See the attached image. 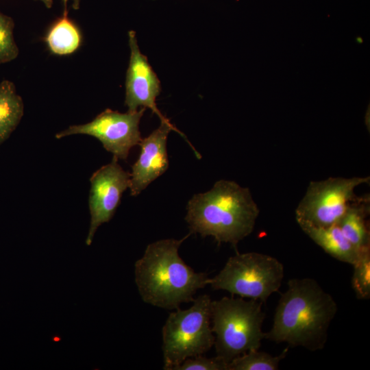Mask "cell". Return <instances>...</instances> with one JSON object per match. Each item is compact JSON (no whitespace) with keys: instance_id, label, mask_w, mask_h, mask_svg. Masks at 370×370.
<instances>
[{"instance_id":"obj_12","label":"cell","mask_w":370,"mask_h":370,"mask_svg":"<svg viewBox=\"0 0 370 370\" xmlns=\"http://www.w3.org/2000/svg\"><path fill=\"white\" fill-rule=\"evenodd\" d=\"M303 232L334 258L353 265L361 253L370 247L358 249L344 236L337 224L328 227L297 221Z\"/></svg>"},{"instance_id":"obj_8","label":"cell","mask_w":370,"mask_h":370,"mask_svg":"<svg viewBox=\"0 0 370 370\" xmlns=\"http://www.w3.org/2000/svg\"><path fill=\"white\" fill-rule=\"evenodd\" d=\"M146 108L121 113L106 109L92 121L71 125L56 134L60 138L73 134H86L97 138L117 159L126 160L132 147L142 140L139 123Z\"/></svg>"},{"instance_id":"obj_20","label":"cell","mask_w":370,"mask_h":370,"mask_svg":"<svg viewBox=\"0 0 370 370\" xmlns=\"http://www.w3.org/2000/svg\"><path fill=\"white\" fill-rule=\"evenodd\" d=\"M41 1L47 8H51L53 5V0H40ZM64 3H66L69 0H62ZM73 1V8L75 10H77L79 8L80 0H71Z\"/></svg>"},{"instance_id":"obj_19","label":"cell","mask_w":370,"mask_h":370,"mask_svg":"<svg viewBox=\"0 0 370 370\" xmlns=\"http://www.w3.org/2000/svg\"><path fill=\"white\" fill-rule=\"evenodd\" d=\"M227 363L221 357L206 358L201 355L184 360L175 370H227Z\"/></svg>"},{"instance_id":"obj_11","label":"cell","mask_w":370,"mask_h":370,"mask_svg":"<svg viewBox=\"0 0 370 370\" xmlns=\"http://www.w3.org/2000/svg\"><path fill=\"white\" fill-rule=\"evenodd\" d=\"M171 130L186 139L184 134L172 123H161L157 129L140 140L138 144L140 146V153L132 165L130 173L129 188L132 196L139 195L167 170L169 160L166 141Z\"/></svg>"},{"instance_id":"obj_15","label":"cell","mask_w":370,"mask_h":370,"mask_svg":"<svg viewBox=\"0 0 370 370\" xmlns=\"http://www.w3.org/2000/svg\"><path fill=\"white\" fill-rule=\"evenodd\" d=\"M23 112V101L14 83L3 80L0 83V145L16 129Z\"/></svg>"},{"instance_id":"obj_13","label":"cell","mask_w":370,"mask_h":370,"mask_svg":"<svg viewBox=\"0 0 370 370\" xmlns=\"http://www.w3.org/2000/svg\"><path fill=\"white\" fill-rule=\"evenodd\" d=\"M369 195L352 203L337 223L346 238L356 247H370V235L366 218L369 214Z\"/></svg>"},{"instance_id":"obj_5","label":"cell","mask_w":370,"mask_h":370,"mask_svg":"<svg viewBox=\"0 0 370 370\" xmlns=\"http://www.w3.org/2000/svg\"><path fill=\"white\" fill-rule=\"evenodd\" d=\"M211 302L208 295H201L190 308H178L169 314L162 329L164 369L175 370L184 360L202 355L214 345Z\"/></svg>"},{"instance_id":"obj_4","label":"cell","mask_w":370,"mask_h":370,"mask_svg":"<svg viewBox=\"0 0 370 370\" xmlns=\"http://www.w3.org/2000/svg\"><path fill=\"white\" fill-rule=\"evenodd\" d=\"M262 302L224 297L211 302L212 330L217 356L228 365L234 358L258 349L264 332Z\"/></svg>"},{"instance_id":"obj_2","label":"cell","mask_w":370,"mask_h":370,"mask_svg":"<svg viewBox=\"0 0 370 370\" xmlns=\"http://www.w3.org/2000/svg\"><path fill=\"white\" fill-rule=\"evenodd\" d=\"M190 234L149 244L135 262V282L144 302L177 309L182 303L193 302L197 291L208 284V274L195 272L179 255L180 245Z\"/></svg>"},{"instance_id":"obj_9","label":"cell","mask_w":370,"mask_h":370,"mask_svg":"<svg viewBox=\"0 0 370 370\" xmlns=\"http://www.w3.org/2000/svg\"><path fill=\"white\" fill-rule=\"evenodd\" d=\"M118 160L113 156L110 163L96 171L90 179V223L87 245H91L97 228L113 217L123 193L129 188L130 173L123 169Z\"/></svg>"},{"instance_id":"obj_10","label":"cell","mask_w":370,"mask_h":370,"mask_svg":"<svg viewBox=\"0 0 370 370\" xmlns=\"http://www.w3.org/2000/svg\"><path fill=\"white\" fill-rule=\"evenodd\" d=\"M130 58L125 79V104L129 112H135L139 107L149 108L161 123L171 124L158 110L156 98L161 92L160 82L138 47L136 32H128Z\"/></svg>"},{"instance_id":"obj_1","label":"cell","mask_w":370,"mask_h":370,"mask_svg":"<svg viewBox=\"0 0 370 370\" xmlns=\"http://www.w3.org/2000/svg\"><path fill=\"white\" fill-rule=\"evenodd\" d=\"M287 285L264 339L311 352L322 349L337 312L335 300L312 278L291 279Z\"/></svg>"},{"instance_id":"obj_14","label":"cell","mask_w":370,"mask_h":370,"mask_svg":"<svg viewBox=\"0 0 370 370\" xmlns=\"http://www.w3.org/2000/svg\"><path fill=\"white\" fill-rule=\"evenodd\" d=\"M45 41L49 51L58 56L76 51L82 43V34L77 26L68 17L66 3L62 16L49 27Z\"/></svg>"},{"instance_id":"obj_7","label":"cell","mask_w":370,"mask_h":370,"mask_svg":"<svg viewBox=\"0 0 370 370\" xmlns=\"http://www.w3.org/2000/svg\"><path fill=\"white\" fill-rule=\"evenodd\" d=\"M369 182V176L311 181L295 210L296 221L319 227L337 224L349 206L362 197L355 189Z\"/></svg>"},{"instance_id":"obj_3","label":"cell","mask_w":370,"mask_h":370,"mask_svg":"<svg viewBox=\"0 0 370 370\" xmlns=\"http://www.w3.org/2000/svg\"><path fill=\"white\" fill-rule=\"evenodd\" d=\"M185 221L190 233L212 236L219 243L236 247L254 230L260 213L248 188L232 180H220L188 201Z\"/></svg>"},{"instance_id":"obj_17","label":"cell","mask_w":370,"mask_h":370,"mask_svg":"<svg viewBox=\"0 0 370 370\" xmlns=\"http://www.w3.org/2000/svg\"><path fill=\"white\" fill-rule=\"evenodd\" d=\"M353 267L352 287L357 298L367 299L370 297V248L361 253Z\"/></svg>"},{"instance_id":"obj_16","label":"cell","mask_w":370,"mask_h":370,"mask_svg":"<svg viewBox=\"0 0 370 370\" xmlns=\"http://www.w3.org/2000/svg\"><path fill=\"white\" fill-rule=\"evenodd\" d=\"M287 351L286 348L281 354L272 356L258 349L251 350L234 358L228 363L227 370H277Z\"/></svg>"},{"instance_id":"obj_6","label":"cell","mask_w":370,"mask_h":370,"mask_svg":"<svg viewBox=\"0 0 370 370\" xmlns=\"http://www.w3.org/2000/svg\"><path fill=\"white\" fill-rule=\"evenodd\" d=\"M283 264L275 258L258 253L236 252L219 273L209 278L213 290H223L241 297L266 302L281 286Z\"/></svg>"},{"instance_id":"obj_21","label":"cell","mask_w":370,"mask_h":370,"mask_svg":"<svg viewBox=\"0 0 370 370\" xmlns=\"http://www.w3.org/2000/svg\"><path fill=\"white\" fill-rule=\"evenodd\" d=\"M356 40L358 43H362V38L361 37H357L356 38Z\"/></svg>"},{"instance_id":"obj_18","label":"cell","mask_w":370,"mask_h":370,"mask_svg":"<svg viewBox=\"0 0 370 370\" xmlns=\"http://www.w3.org/2000/svg\"><path fill=\"white\" fill-rule=\"evenodd\" d=\"M13 19L0 12V64L9 62L18 55L19 50L14 41Z\"/></svg>"}]
</instances>
